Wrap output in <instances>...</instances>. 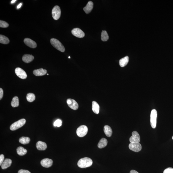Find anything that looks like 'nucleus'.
<instances>
[{
    "mask_svg": "<svg viewBox=\"0 0 173 173\" xmlns=\"http://www.w3.org/2000/svg\"><path fill=\"white\" fill-rule=\"evenodd\" d=\"M71 33L74 36L79 38H82L85 36V34L80 29L75 28L71 31Z\"/></svg>",
    "mask_w": 173,
    "mask_h": 173,
    "instance_id": "10",
    "label": "nucleus"
},
{
    "mask_svg": "<svg viewBox=\"0 0 173 173\" xmlns=\"http://www.w3.org/2000/svg\"><path fill=\"white\" fill-rule=\"evenodd\" d=\"M16 1V0H13V1H11V3L13 4L14 3H15Z\"/></svg>",
    "mask_w": 173,
    "mask_h": 173,
    "instance_id": "37",
    "label": "nucleus"
},
{
    "mask_svg": "<svg viewBox=\"0 0 173 173\" xmlns=\"http://www.w3.org/2000/svg\"><path fill=\"white\" fill-rule=\"evenodd\" d=\"M129 61V57L126 56L120 60L119 65L121 67H124L127 65Z\"/></svg>",
    "mask_w": 173,
    "mask_h": 173,
    "instance_id": "21",
    "label": "nucleus"
},
{
    "mask_svg": "<svg viewBox=\"0 0 173 173\" xmlns=\"http://www.w3.org/2000/svg\"><path fill=\"white\" fill-rule=\"evenodd\" d=\"M108 141L105 138H102L100 140L98 144V147L99 148H105L108 144Z\"/></svg>",
    "mask_w": 173,
    "mask_h": 173,
    "instance_id": "22",
    "label": "nucleus"
},
{
    "mask_svg": "<svg viewBox=\"0 0 173 173\" xmlns=\"http://www.w3.org/2000/svg\"><path fill=\"white\" fill-rule=\"evenodd\" d=\"M11 105L13 108L18 106L19 105V101L18 97H15L13 98L11 102Z\"/></svg>",
    "mask_w": 173,
    "mask_h": 173,
    "instance_id": "26",
    "label": "nucleus"
},
{
    "mask_svg": "<svg viewBox=\"0 0 173 173\" xmlns=\"http://www.w3.org/2000/svg\"><path fill=\"white\" fill-rule=\"evenodd\" d=\"M157 112L155 109L152 110L150 114V124L152 127L155 129L156 127Z\"/></svg>",
    "mask_w": 173,
    "mask_h": 173,
    "instance_id": "5",
    "label": "nucleus"
},
{
    "mask_svg": "<svg viewBox=\"0 0 173 173\" xmlns=\"http://www.w3.org/2000/svg\"><path fill=\"white\" fill-rule=\"evenodd\" d=\"M30 139L28 137H23L19 138V142L21 144L25 145L29 143Z\"/></svg>",
    "mask_w": 173,
    "mask_h": 173,
    "instance_id": "25",
    "label": "nucleus"
},
{
    "mask_svg": "<svg viewBox=\"0 0 173 173\" xmlns=\"http://www.w3.org/2000/svg\"><path fill=\"white\" fill-rule=\"evenodd\" d=\"M100 107L98 103L95 101H93L92 103V110L95 114H98L99 111Z\"/></svg>",
    "mask_w": 173,
    "mask_h": 173,
    "instance_id": "19",
    "label": "nucleus"
},
{
    "mask_svg": "<svg viewBox=\"0 0 173 173\" xmlns=\"http://www.w3.org/2000/svg\"><path fill=\"white\" fill-rule=\"evenodd\" d=\"M61 14V11L59 7L56 5L53 8L52 14L53 18L54 20H57L60 18Z\"/></svg>",
    "mask_w": 173,
    "mask_h": 173,
    "instance_id": "6",
    "label": "nucleus"
},
{
    "mask_svg": "<svg viewBox=\"0 0 173 173\" xmlns=\"http://www.w3.org/2000/svg\"><path fill=\"white\" fill-rule=\"evenodd\" d=\"M93 8V3L91 1H90L87 3L86 6L83 8V10L86 13L89 14L92 11Z\"/></svg>",
    "mask_w": 173,
    "mask_h": 173,
    "instance_id": "16",
    "label": "nucleus"
},
{
    "mask_svg": "<svg viewBox=\"0 0 173 173\" xmlns=\"http://www.w3.org/2000/svg\"><path fill=\"white\" fill-rule=\"evenodd\" d=\"M69 58H70V57H69Z\"/></svg>",
    "mask_w": 173,
    "mask_h": 173,
    "instance_id": "38",
    "label": "nucleus"
},
{
    "mask_svg": "<svg viewBox=\"0 0 173 173\" xmlns=\"http://www.w3.org/2000/svg\"><path fill=\"white\" fill-rule=\"evenodd\" d=\"M36 148L39 150H45L47 148V145L45 142L38 141L37 142Z\"/></svg>",
    "mask_w": 173,
    "mask_h": 173,
    "instance_id": "17",
    "label": "nucleus"
},
{
    "mask_svg": "<svg viewBox=\"0 0 173 173\" xmlns=\"http://www.w3.org/2000/svg\"><path fill=\"white\" fill-rule=\"evenodd\" d=\"M53 161L52 160L48 158H45L42 160L41 162V165L45 168H49L52 165Z\"/></svg>",
    "mask_w": 173,
    "mask_h": 173,
    "instance_id": "12",
    "label": "nucleus"
},
{
    "mask_svg": "<svg viewBox=\"0 0 173 173\" xmlns=\"http://www.w3.org/2000/svg\"><path fill=\"white\" fill-rule=\"evenodd\" d=\"M9 40L8 37L5 36L0 35V43L1 44H7L9 43Z\"/></svg>",
    "mask_w": 173,
    "mask_h": 173,
    "instance_id": "24",
    "label": "nucleus"
},
{
    "mask_svg": "<svg viewBox=\"0 0 173 173\" xmlns=\"http://www.w3.org/2000/svg\"><path fill=\"white\" fill-rule=\"evenodd\" d=\"M130 150L135 152H138L141 151L142 146L139 143H131L129 146Z\"/></svg>",
    "mask_w": 173,
    "mask_h": 173,
    "instance_id": "7",
    "label": "nucleus"
},
{
    "mask_svg": "<svg viewBox=\"0 0 173 173\" xmlns=\"http://www.w3.org/2000/svg\"><path fill=\"white\" fill-rule=\"evenodd\" d=\"M12 161L10 159H5L1 165L2 169H5L9 167L12 164Z\"/></svg>",
    "mask_w": 173,
    "mask_h": 173,
    "instance_id": "14",
    "label": "nucleus"
},
{
    "mask_svg": "<svg viewBox=\"0 0 173 173\" xmlns=\"http://www.w3.org/2000/svg\"><path fill=\"white\" fill-rule=\"evenodd\" d=\"M16 150L17 153L20 156L25 155L27 153V150L22 147H18Z\"/></svg>",
    "mask_w": 173,
    "mask_h": 173,
    "instance_id": "23",
    "label": "nucleus"
},
{
    "mask_svg": "<svg viewBox=\"0 0 173 173\" xmlns=\"http://www.w3.org/2000/svg\"><path fill=\"white\" fill-rule=\"evenodd\" d=\"M88 131V127L86 126L82 125L78 127L76 133L78 136L82 137L86 135Z\"/></svg>",
    "mask_w": 173,
    "mask_h": 173,
    "instance_id": "4",
    "label": "nucleus"
},
{
    "mask_svg": "<svg viewBox=\"0 0 173 173\" xmlns=\"http://www.w3.org/2000/svg\"><path fill=\"white\" fill-rule=\"evenodd\" d=\"M18 173H31L27 170L21 169L19 171Z\"/></svg>",
    "mask_w": 173,
    "mask_h": 173,
    "instance_id": "33",
    "label": "nucleus"
},
{
    "mask_svg": "<svg viewBox=\"0 0 173 173\" xmlns=\"http://www.w3.org/2000/svg\"><path fill=\"white\" fill-rule=\"evenodd\" d=\"M3 95V91L2 88H0V99H2Z\"/></svg>",
    "mask_w": 173,
    "mask_h": 173,
    "instance_id": "34",
    "label": "nucleus"
},
{
    "mask_svg": "<svg viewBox=\"0 0 173 173\" xmlns=\"http://www.w3.org/2000/svg\"><path fill=\"white\" fill-rule=\"evenodd\" d=\"M4 156L3 154L0 155V165L1 166L4 160Z\"/></svg>",
    "mask_w": 173,
    "mask_h": 173,
    "instance_id": "32",
    "label": "nucleus"
},
{
    "mask_svg": "<svg viewBox=\"0 0 173 173\" xmlns=\"http://www.w3.org/2000/svg\"><path fill=\"white\" fill-rule=\"evenodd\" d=\"M51 45L56 49L61 52H64L65 51V47L61 43L55 38H52L50 40Z\"/></svg>",
    "mask_w": 173,
    "mask_h": 173,
    "instance_id": "2",
    "label": "nucleus"
},
{
    "mask_svg": "<svg viewBox=\"0 0 173 173\" xmlns=\"http://www.w3.org/2000/svg\"><path fill=\"white\" fill-rule=\"evenodd\" d=\"M130 173H139L138 172H137V171H135V170H131V171H130Z\"/></svg>",
    "mask_w": 173,
    "mask_h": 173,
    "instance_id": "35",
    "label": "nucleus"
},
{
    "mask_svg": "<svg viewBox=\"0 0 173 173\" xmlns=\"http://www.w3.org/2000/svg\"><path fill=\"white\" fill-rule=\"evenodd\" d=\"M47 75H48V74H47Z\"/></svg>",
    "mask_w": 173,
    "mask_h": 173,
    "instance_id": "39",
    "label": "nucleus"
},
{
    "mask_svg": "<svg viewBox=\"0 0 173 173\" xmlns=\"http://www.w3.org/2000/svg\"><path fill=\"white\" fill-rule=\"evenodd\" d=\"M22 3H20V4H19V5H18V7H17V8H18V9H19V8H20L21 6H22Z\"/></svg>",
    "mask_w": 173,
    "mask_h": 173,
    "instance_id": "36",
    "label": "nucleus"
},
{
    "mask_svg": "<svg viewBox=\"0 0 173 173\" xmlns=\"http://www.w3.org/2000/svg\"><path fill=\"white\" fill-rule=\"evenodd\" d=\"M9 24L8 23L5 21L1 20L0 21V27L1 28H7L9 26Z\"/></svg>",
    "mask_w": 173,
    "mask_h": 173,
    "instance_id": "29",
    "label": "nucleus"
},
{
    "mask_svg": "<svg viewBox=\"0 0 173 173\" xmlns=\"http://www.w3.org/2000/svg\"><path fill=\"white\" fill-rule=\"evenodd\" d=\"M104 131L107 137H109L111 136L113 132L110 127L108 125L105 126L104 127Z\"/></svg>",
    "mask_w": 173,
    "mask_h": 173,
    "instance_id": "20",
    "label": "nucleus"
},
{
    "mask_svg": "<svg viewBox=\"0 0 173 173\" xmlns=\"http://www.w3.org/2000/svg\"><path fill=\"white\" fill-rule=\"evenodd\" d=\"M163 173H173V168L169 167L164 170Z\"/></svg>",
    "mask_w": 173,
    "mask_h": 173,
    "instance_id": "31",
    "label": "nucleus"
},
{
    "mask_svg": "<svg viewBox=\"0 0 173 173\" xmlns=\"http://www.w3.org/2000/svg\"><path fill=\"white\" fill-rule=\"evenodd\" d=\"M26 98L28 102H31L34 101L35 99V95L32 93H29L27 94Z\"/></svg>",
    "mask_w": 173,
    "mask_h": 173,
    "instance_id": "28",
    "label": "nucleus"
},
{
    "mask_svg": "<svg viewBox=\"0 0 173 173\" xmlns=\"http://www.w3.org/2000/svg\"><path fill=\"white\" fill-rule=\"evenodd\" d=\"M15 72L19 77L22 79H25L27 77V75L25 71L22 68H19L15 69Z\"/></svg>",
    "mask_w": 173,
    "mask_h": 173,
    "instance_id": "8",
    "label": "nucleus"
},
{
    "mask_svg": "<svg viewBox=\"0 0 173 173\" xmlns=\"http://www.w3.org/2000/svg\"><path fill=\"white\" fill-rule=\"evenodd\" d=\"M25 122L26 120L25 119L20 120L12 124L10 127V129L11 131H15L23 126L25 124Z\"/></svg>",
    "mask_w": 173,
    "mask_h": 173,
    "instance_id": "3",
    "label": "nucleus"
},
{
    "mask_svg": "<svg viewBox=\"0 0 173 173\" xmlns=\"http://www.w3.org/2000/svg\"><path fill=\"white\" fill-rule=\"evenodd\" d=\"M62 122L60 120H57L55 121L54 124V126L59 127L62 125Z\"/></svg>",
    "mask_w": 173,
    "mask_h": 173,
    "instance_id": "30",
    "label": "nucleus"
},
{
    "mask_svg": "<svg viewBox=\"0 0 173 173\" xmlns=\"http://www.w3.org/2000/svg\"><path fill=\"white\" fill-rule=\"evenodd\" d=\"M93 164L91 158H85L81 159L78 162V165L81 168H86L91 166Z\"/></svg>",
    "mask_w": 173,
    "mask_h": 173,
    "instance_id": "1",
    "label": "nucleus"
},
{
    "mask_svg": "<svg viewBox=\"0 0 173 173\" xmlns=\"http://www.w3.org/2000/svg\"><path fill=\"white\" fill-rule=\"evenodd\" d=\"M67 104L69 107L72 109L77 110L79 108L78 103L75 100L72 99H68L67 100Z\"/></svg>",
    "mask_w": 173,
    "mask_h": 173,
    "instance_id": "11",
    "label": "nucleus"
},
{
    "mask_svg": "<svg viewBox=\"0 0 173 173\" xmlns=\"http://www.w3.org/2000/svg\"><path fill=\"white\" fill-rule=\"evenodd\" d=\"M132 136L130 138V141L131 143H139L140 141V137L139 134L136 131L132 132Z\"/></svg>",
    "mask_w": 173,
    "mask_h": 173,
    "instance_id": "9",
    "label": "nucleus"
},
{
    "mask_svg": "<svg viewBox=\"0 0 173 173\" xmlns=\"http://www.w3.org/2000/svg\"><path fill=\"white\" fill-rule=\"evenodd\" d=\"M24 42L26 45L31 48H35L37 46L36 43L30 38H26L24 40Z\"/></svg>",
    "mask_w": 173,
    "mask_h": 173,
    "instance_id": "13",
    "label": "nucleus"
},
{
    "mask_svg": "<svg viewBox=\"0 0 173 173\" xmlns=\"http://www.w3.org/2000/svg\"><path fill=\"white\" fill-rule=\"evenodd\" d=\"M108 34L106 31H103L101 33V39L103 41H106L108 40L109 39Z\"/></svg>",
    "mask_w": 173,
    "mask_h": 173,
    "instance_id": "27",
    "label": "nucleus"
},
{
    "mask_svg": "<svg viewBox=\"0 0 173 173\" xmlns=\"http://www.w3.org/2000/svg\"><path fill=\"white\" fill-rule=\"evenodd\" d=\"M172 139H173V137H172Z\"/></svg>",
    "mask_w": 173,
    "mask_h": 173,
    "instance_id": "40",
    "label": "nucleus"
},
{
    "mask_svg": "<svg viewBox=\"0 0 173 173\" xmlns=\"http://www.w3.org/2000/svg\"><path fill=\"white\" fill-rule=\"evenodd\" d=\"M34 57L32 55H29V54H25L23 57V61L24 62L28 63L33 60Z\"/></svg>",
    "mask_w": 173,
    "mask_h": 173,
    "instance_id": "18",
    "label": "nucleus"
},
{
    "mask_svg": "<svg viewBox=\"0 0 173 173\" xmlns=\"http://www.w3.org/2000/svg\"><path fill=\"white\" fill-rule=\"evenodd\" d=\"M47 70L44 69L43 68L35 70L33 71V74L36 76H42L45 75L47 74Z\"/></svg>",
    "mask_w": 173,
    "mask_h": 173,
    "instance_id": "15",
    "label": "nucleus"
}]
</instances>
